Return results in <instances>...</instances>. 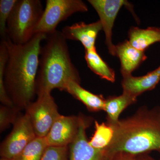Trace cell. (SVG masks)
<instances>
[{
    "label": "cell",
    "mask_w": 160,
    "mask_h": 160,
    "mask_svg": "<svg viewBox=\"0 0 160 160\" xmlns=\"http://www.w3.org/2000/svg\"><path fill=\"white\" fill-rule=\"evenodd\" d=\"M46 38L47 35L37 33L29 42L22 45L14 44L8 38L2 40L9 57L5 70H0V79L4 81L9 97L18 109H26L37 93L41 43Z\"/></svg>",
    "instance_id": "cell-1"
},
{
    "label": "cell",
    "mask_w": 160,
    "mask_h": 160,
    "mask_svg": "<svg viewBox=\"0 0 160 160\" xmlns=\"http://www.w3.org/2000/svg\"><path fill=\"white\" fill-rule=\"evenodd\" d=\"M111 126L114 134L104 150L107 155L118 152L137 155L152 151L160 154V107L140 108L130 117Z\"/></svg>",
    "instance_id": "cell-2"
},
{
    "label": "cell",
    "mask_w": 160,
    "mask_h": 160,
    "mask_svg": "<svg viewBox=\"0 0 160 160\" xmlns=\"http://www.w3.org/2000/svg\"><path fill=\"white\" fill-rule=\"evenodd\" d=\"M40 52L36 80L37 93L51 92L57 89L65 91L72 81L80 83L79 74L72 62L67 41L62 32L47 35Z\"/></svg>",
    "instance_id": "cell-3"
},
{
    "label": "cell",
    "mask_w": 160,
    "mask_h": 160,
    "mask_svg": "<svg viewBox=\"0 0 160 160\" xmlns=\"http://www.w3.org/2000/svg\"><path fill=\"white\" fill-rule=\"evenodd\" d=\"M44 10L39 0H17L7 22V38L18 45L29 42Z\"/></svg>",
    "instance_id": "cell-4"
},
{
    "label": "cell",
    "mask_w": 160,
    "mask_h": 160,
    "mask_svg": "<svg viewBox=\"0 0 160 160\" xmlns=\"http://www.w3.org/2000/svg\"><path fill=\"white\" fill-rule=\"evenodd\" d=\"M88 11L87 5L81 0H47L35 34L43 33L47 35L52 33L60 23L72 15Z\"/></svg>",
    "instance_id": "cell-5"
},
{
    "label": "cell",
    "mask_w": 160,
    "mask_h": 160,
    "mask_svg": "<svg viewBox=\"0 0 160 160\" xmlns=\"http://www.w3.org/2000/svg\"><path fill=\"white\" fill-rule=\"evenodd\" d=\"M51 92L38 93L37 100L26 107L28 116L37 137L45 138L60 115Z\"/></svg>",
    "instance_id": "cell-6"
},
{
    "label": "cell",
    "mask_w": 160,
    "mask_h": 160,
    "mask_svg": "<svg viewBox=\"0 0 160 160\" xmlns=\"http://www.w3.org/2000/svg\"><path fill=\"white\" fill-rule=\"evenodd\" d=\"M36 137L28 116L25 113L20 116L13 124L11 132L1 145V157L13 159Z\"/></svg>",
    "instance_id": "cell-7"
},
{
    "label": "cell",
    "mask_w": 160,
    "mask_h": 160,
    "mask_svg": "<svg viewBox=\"0 0 160 160\" xmlns=\"http://www.w3.org/2000/svg\"><path fill=\"white\" fill-rule=\"evenodd\" d=\"M88 2L97 12L106 36V43L111 55L116 56V46L112 40V30L119 11L123 6L131 8L124 0H89Z\"/></svg>",
    "instance_id": "cell-8"
},
{
    "label": "cell",
    "mask_w": 160,
    "mask_h": 160,
    "mask_svg": "<svg viewBox=\"0 0 160 160\" xmlns=\"http://www.w3.org/2000/svg\"><path fill=\"white\" fill-rule=\"evenodd\" d=\"M81 122V116L60 115L45 137L48 146H68L77 135Z\"/></svg>",
    "instance_id": "cell-9"
},
{
    "label": "cell",
    "mask_w": 160,
    "mask_h": 160,
    "mask_svg": "<svg viewBox=\"0 0 160 160\" xmlns=\"http://www.w3.org/2000/svg\"><path fill=\"white\" fill-rule=\"evenodd\" d=\"M91 119L81 116L77 135L70 145L69 160H109L104 150H99L89 145L86 130L90 126Z\"/></svg>",
    "instance_id": "cell-10"
},
{
    "label": "cell",
    "mask_w": 160,
    "mask_h": 160,
    "mask_svg": "<svg viewBox=\"0 0 160 160\" xmlns=\"http://www.w3.org/2000/svg\"><path fill=\"white\" fill-rule=\"evenodd\" d=\"M102 30L99 20L95 22L86 24L84 22L66 26L62 32L66 40L78 41L82 43L85 50L95 49V43L99 32Z\"/></svg>",
    "instance_id": "cell-11"
},
{
    "label": "cell",
    "mask_w": 160,
    "mask_h": 160,
    "mask_svg": "<svg viewBox=\"0 0 160 160\" xmlns=\"http://www.w3.org/2000/svg\"><path fill=\"white\" fill-rule=\"evenodd\" d=\"M116 56L119 58L123 77L132 75L147 58L145 51L136 49L127 40L116 46Z\"/></svg>",
    "instance_id": "cell-12"
},
{
    "label": "cell",
    "mask_w": 160,
    "mask_h": 160,
    "mask_svg": "<svg viewBox=\"0 0 160 160\" xmlns=\"http://www.w3.org/2000/svg\"><path fill=\"white\" fill-rule=\"evenodd\" d=\"M123 92L137 98L145 92L152 90L160 82V66L143 76L132 75L123 77Z\"/></svg>",
    "instance_id": "cell-13"
},
{
    "label": "cell",
    "mask_w": 160,
    "mask_h": 160,
    "mask_svg": "<svg viewBox=\"0 0 160 160\" xmlns=\"http://www.w3.org/2000/svg\"><path fill=\"white\" fill-rule=\"evenodd\" d=\"M65 91L82 102L89 111L104 110L106 99L102 95L95 94L86 90L81 86L79 83L74 81L70 82L66 86Z\"/></svg>",
    "instance_id": "cell-14"
},
{
    "label": "cell",
    "mask_w": 160,
    "mask_h": 160,
    "mask_svg": "<svg viewBox=\"0 0 160 160\" xmlns=\"http://www.w3.org/2000/svg\"><path fill=\"white\" fill-rule=\"evenodd\" d=\"M129 42L136 49L145 51L149 46L157 42H160V28L148 27L140 29L132 27L128 32Z\"/></svg>",
    "instance_id": "cell-15"
},
{
    "label": "cell",
    "mask_w": 160,
    "mask_h": 160,
    "mask_svg": "<svg viewBox=\"0 0 160 160\" xmlns=\"http://www.w3.org/2000/svg\"><path fill=\"white\" fill-rule=\"evenodd\" d=\"M137 98L123 92L118 96L106 99L104 110L107 113V122L114 125L119 122V117L126 108L136 102Z\"/></svg>",
    "instance_id": "cell-16"
},
{
    "label": "cell",
    "mask_w": 160,
    "mask_h": 160,
    "mask_svg": "<svg viewBox=\"0 0 160 160\" xmlns=\"http://www.w3.org/2000/svg\"><path fill=\"white\" fill-rule=\"evenodd\" d=\"M85 58L88 67L94 73L111 82H115L114 70L101 58L97 51L96 48L85 50Z\"/></svg>",
    "instance_id": "cell-17"
},
{
    "label": "cell",
    "mask_w": 160,
    "mask_h": 160,
    "mask_svg": "<svg viewBox=\"0 0 160 160\" xmlns=\"http://www.w3.org/2000/svg\"><path fill=\"white\" fill-rule=\"evenodd\" d=\"M114 134L113 127L108 123L95 122L94 134L89 141V145L99 150H105L111 142Z\"/></svg>",
    "instance_id": "cell-18"
},
{
    "label": "cell",
    "mask_w": 160,
    "mask_h": 160,
    "mask_svg": "<svg viewBox=\"0 0 160 160\" xmlns=\"http://www.w3.org/2000/svg\"><path fill=\"white\" fill-rule=\"evenodd\" d=\"M48 146L45 138L36 137L11 160H41Z\"/></svg>",
    "instance_id": "cell-19"
},
{
    "label": "cell",
    "mask_w": 160,
    "mask_h": 160,
    "mask_svg": "<svg viewBox=\"0 0 160 160\" xmlns=\"http://www.w3.org/2000/svg\"><path fill=\"white\" fill-rule=\"evenodd\" d=\"M17 0L0 1V35L2 40L7 38V23Z\"/></svg>",
    "instance_id": "cell-20"
},
{
    "label": "cell",
    "mask_w": 160,
    "mask_h": 160,
    "mask_svg": "<svg viewBox=\"0 0 160 160\" xmlns=\"http://www.w3.org/2000/svg\"><path fill=\"white\" fill-rule=\"evenodd\" d=\"M15 106H1L0 109V129L1 131L7 129L10 124H14L19 117H18V112Z\"/></svg>",
    "instance_id": "cell-21"
},
{
    "label": "cell",
    "mask_w": 160,
    "mask_h": 160,
    "mask_svg": "<svg viewBox=\"0 0 160 160\" xmlns=\"http://www.w3.org/2000/svg\"><path fill=\"white\" fill-rule=\"evenodd\" d=\"M68 146H49L44 151L41 160H69Z\"/></svg>",
    "instance_id": "cell-22"
},
{
    "label": "cell",
    "mask_w": 160,
    "mask_h": 160,
    "mask_svg": "<svg viewBox=\"0 0 160 160\" xmlns=\"http://www.w3.org/2000/svg\"><path fill=\"white\" fill-rule=\"evenodd\" d=\"M107 156L109 160H135L136 155L125 152H118Z\"/></svg>",
    "instance_id": "cell-23"
},
{
    "label": "cell",
    "mask_w": 160,
    "mask_h": 160,
    "mask_svg": "<svg viewBox=\"0 0 160 160\" xmlns=\"http://www.w3.org/2000/svg\"><path fill=\"white\" fill-rule=\"evenodd\" d=\"M135 160H156L152 157L148 153H141L136 155Z\"/></svg>",
    "instance_id": "cell-24"
},
{
    "label": "cell",
    "mask_w": 160,
    "mask_h": 160,
    "mask_svg": "<svg viewBox=\"0 0 160 160\" xmlns=\"http://www.w3.org/2000/svg\"><path fill=\"white\" fill-rule=\"evenodd\" d=\"M1 160H11L7 159L2 158H1Z\"/></svg>",
    "instance_id": "cell-25"
}]
</instances>
